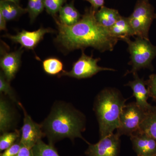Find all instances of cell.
Segmentation results:
<instances>
[{
  "label": "cell",
  "mask_w": 156,
  "mask_h": 156,
  "mask_svg": "<svg viewBox=\"0 0 156 156\" xmlns=\"http://www.w3.org/2000/svg\"><path fill=\"white\" fill-rule=\"evenodd\" d=\"M95 11L92 7L86 9L80 21L71 26L64 25L54 17L58 30L55 41L69 51L88 47L101 52L112 51L120 39L113 37L108 29L97 22Z\"/></svg>",
  "instance_id": "6da1fadb"
},
{
  "label": "cell",
  "mask_w": 156,
  "mask_h": 156,
  "mask_svg": "<svg viewBox=\"0 0 156 156\" xmlns=\"http://www.w3.org/2000/svg\"><path fill=\"white\" fill-rule=\"evenodd\" d=\"M41 125L50 144L54 145L66 138L72 141L80 138L90 144L82 136L86 128L85 115L69 104L63 101L54 104L50 114Z\"/></svg>",
  "instance_id": "7a4b0ae2"
},
{
  "label": "cell",
  "mask_w": 156,
  "mask_h": 156,
  "mask_svg": "<svg viewBox=\"0 0 156 156\" xmlns=\"http://www.w3.org/2000/svg\"><path fill=\"white\" fill-rule=\"evenodd\" d=\"M126 101L121 92L115 88H105L98 94L94 111L99 125L100 138L112 134L118 128L120 115Z\"/></svg>",
  "instance_id": "3957f363"
},
{
  "label": "cell",
  "mask_w": 156,
  "mask_h": 156,
  "mask_svg": "<svg viewBox=\"0 0 156 156\" xmlns=\"http://www.w3.org/2000/svg\"><path fill=\"white\" fill-rule=\"evenodd\" d=\"M128 44L130 54V61L128 64L132 66L128 73L134 74L142 69H152V62L156 56V46L153 45L149 40L136 37L134 41L130 38L124 40Z\"/></svg>",
  "instance_id": "277c9868"
},
{
  "label": "cell",
  "mask_w": 156,
  "mask_h": 156,
  "mask_svg": "<svg viewBox=\"0 0 156 156\" xmlns=\"http://www.w3.org/2000/svg\"><path fill=\"white\" fill-rule=\"evenodd\" d=\"M156 17L149 0H137L133 13L128 17L135 36L149 40V31Z\"/></svg>",
  "instance_id": "5b68a950"
},
{
  "label": "cell",
  "mask_w": 156,
  "mask_h": 156,
  "mask_svg": "<svg viewBox=\"0 0 156 156\" xmlns=\"http://www.w3.org/2000/svg\"><path fill=\"white\" fill-rule=\"evenodd\" d=\"M147 113L140 108L135 102L126 105L120 115L117 134L120 136H131L139 130Z\"/></svg>",
  "instance_id": "8992f818"
},
{
  "label": "cell",
  "mask_w": 156,
  "mask_h": 156,
  "mask_svg": "<svg viewBox=\"0 0 156 156\" xmlns=\"http://www.w3.org/2000/svg\"><path fill=\"white\" fill-rule=\"evenodd\" d=\"M100 60V58H94L92 56H87L83 50L80 57L73 65L72 69L68 72L64 70L58 76H67L77 79H86L91 77L102 71H115L113 69L99 66L98 62Z\"/></svg>",
  "instance_id": "52a82bcc"
},
{
  "label": "cell",
  "mask_w": 156,
  "mask_h": 156,
  "mask_svg": "<svg viewBox=\"0 0 156 156\" xmlns=\"http://www.w3.org/2000/svg\"><path fill=\"white\" fill-rule=\"evenodd\" d=\"M116 133L100 138L95 144H89L86 151L87 156H119L121 148V140Z\"/></svg>",
  "instance_id": "ba28073f"
},
{
  "label": "cell",
  "mask_w": 156,
  "mask_h": 156,
  "mask_svg": "<svg viewBox=\"0 0 156 156\" xmlns=\"http://www.w3.org/2000/svg\"><path fill=\"white\" fill-rule=\"evenodd\" d=\"M18 105L23 111L24 114L23 125L21 128L20 142L22 145L32 148L37 142L45 136L41 125L33 121L28 115L22 104L19 102Z\"/></svg>",
  "instance_id": "9c48e42d"
},
{
  "label": "cell",
  "mask_w": 156,
  "mask_h": 156,
  "mask_svg": "<svg viewBox=\"0 0 156 156\" xmlns=\"http://www.w3.org/2000/svg\"><path fill=\"white\" fill-rule=\"evenodd\" d=\"M53 32L54 30L52 29L41 27L34 31H28L23 30L15 35L7 34L3 37L10 39L14 43L19 44L22 48L33 50L39 42L43 40L46 34Z\"/></svg>",
  "instance_id": "30bf717a"
},
{
  "label": "cell",
  "mask_w": 156,
  "mask_h": 156,
  "mask_svg": "<svg viewBox=\"0 0 156 156\" xmlns=\"http://www.w3.org/2000/svg\"><path fill=\"white\" fill-rule=\"evenodd\" d=\"M133 150L138 156H156V141L139 129L130 136Z\"/></svg>",
  "instance_id": "8fae6325"
},
{
  "label": "cell",
  "mask_w": 156,
  "mask_h": 156,
  "mask_svg": "<svg viewBox=\"0 0 156 156\" xmlns=\"http://www.w3.org/2000/svg\"><path fill=\"white\" fill-rule=\"evenodd\" d=\"M1 50L0 66L6 79L10 82L15 77L20 67L23 50L20 49L14 52H8L3 48H1Z\"/></svg>",
  "instance_id": "7c38bea8"
},
{
  "label": "cell",
  "mask_w": 156,
  "mask_h": 156,
  "mask_svg": "<svg viewBox=\"0 0 156 156\" xmlns=\"http://www.w3.org/2000/svg\"><path fill=\"white\" fill-rule=\"evenodd\" d=\"M134 80L129 81L125 86L131 87L133 91V95L136 98V103L140 108L146 112L152 110L155 107L148 103L147 99L150 97L147 87H146V81L140 79L137 73L133 74Z\"/></svg>",
  "instance_id": "4fadbf2b"
},
{
  "label": "cell",
  "mask_w": 156,
  "mask_h": 156,
  "mask_svg": "<svg viewBox=\"0 0 156 156\" xmlns=\"http://www.w3.org/2000/svg\"><path fill=\"white\" fill-rule=\"evenodd\" d=\"M14 112L9 101L1 94L0 98V131L2 133L8 132L14 126Z\"/></svg>",
  "instance_id": "5bb4252c"
},
{
  "label": "cell",
  "mask_w": 156,
  "mask_h": 156,
  "mask_svg": "<svg viewBox=\"0 0 156 156\" xmlns=\"http://www.w3.org/2000/svg\"><path fill=\"white\" fill-rule=\"evenodd\" d=\"M121 16L118 10L109 9L105 6L95 11V19L97 22L108 30L114 25Z\"/></svg>",
  "instance_id": "9a60e30c"
},
{
  "label": "cell",
  "mask_w": 156,
  "mask_h": 156,
  "mask_svg": "<svg viewBox=\"0 0 156 156\" xmlns=\"http://www.w3.org/2000/svg\"><path fill=\"white\" fill-rule=\"evenodd\" d=\"M108 30L113 37L123 41L130 37L135 36L128 17L121 16L114 25L109 29Z\"/></svg>",
  "instance_id": "2e32d148"
},
{
  "label": "cell",
  "mask_w": 156,
  "mask_h": 156,
  "mask_svg": "<svg viewBox=\"0 0 156 156\" xmlns=\"http://www.w3.org/2000/svg\"><path fill=\"white\" fill-rule=\"evenodd\" d=\"M27 12H28L27 9H23L19 4L12 1L9 0L0 1V14L7 21L14 20Z\"/></svg>",
  "instance_id": "e0dca14e"
},
{
  "label": "cell",
  "mask_w": 156,
  "mask_h": 156,
  "mask_svg": "<svg viewBox=\"0 0 156 156\" xmlns=\"http://www.w3.org/2000/svg\"><path fill=\"white\" fill-rule=\"evenodd\" d=\"M58 13L59 21L66 25H74L81 18L80 14L74 7L73 2L62 6Z\"/></svg>",
  "instance_id": "ac0fdd59"
},
{
  "label": "cell",
  "mask_w": 156,
  "mask_h": 156,
  "mask_svg": "<svg viewBox=\"0 0 156 156\" xmlns=\"http://www.w3.org/2000/svg\"><path fill=\"white\" fill-rule=\"evenodd\" d=\"M139 130L149 134L156 141V107L147 113Z\"/></svg>",
  "instance_id": "d6986e66"
},
{
  "label": "cell",
  "mask_w": 156,
  "mask_h": 156,
  "mask_svg": "<svg viewBox=\"0 0 156 156\" xmlns=\"http://www.w3.org/2000/svg\"><path fill=\"white\" fill-rule=\"evenodd\" d=\"M44 71L50 75L60 74L63 71V65L61 60L55 57H50L43 62Z\"/></svg>",
  "instance_id": "ffe728a7"
},
{
  "label": "cell",
  "mask_w": 156,
  "mask_h": 156,
  "mask_svg": "<svg viewBox=\"0 0 156 156\" xmlns=\"http://www.w3.org/2000/svg\"><path fill=\"white\" fill-rule=\"evenodd\" d=\"M34 156H60L53 144H47L41 140L32 148Z\"/></svg>",
  "instance_id": "44dd1931"
},
{
  "label": "cell",
  "mask_w": 156,
  "mask_h": 156,
  "mask_svg": "<svg viewBox=\"0 0 156 156\" xmlns=\"http://www.w3.org/2000/svg\"><path fill=\"white\" fill-rule=\"evenodd\" d=\"M20 131L15 130L13 132L2 133L0 136V151H5L20 138Z\"/></svg>",
  "instance_id": "7402d4cb"
},
{
  "label": "cell",
  "mask_w": 156,
  "mask_h": 156,
  "mask_svg": "<svg viewBox=\"0 0 156 156\" xmlns=\"http://www.w3.org/2000/svg\"><path fill=\"white\" fill-rule=\"evenodd\" d=\"M45 0H28L27 10L31 22L34 21L45 8Z\"/></svg>",
  "instance_id": "603a6c76"
},
{
  "label": "cell",
  "mask_w": 156,
  "mask_h": 156,
  "mask_svg": "<svg viewBox=\"0 0 156 156\" xmlns=\"http://www.w3.org/2000/svg\"><path fill=\"white\" fill-rule=\"evenodd\" d=\"M0 92L1 94L8 96L17 105L19 104V101L17 100L16 94L10 85V82L6 79L2 71L0 73Z\"/></svg>",
  "instance_id": "cb8c5ba5"
},
{
  "label": "cell",
  "mask_w": 156,
  "mask_h": 156,
  "mask_svg": "<svg viewBox=\"0 0 156 156\" xmlns=\"http://www.w3.org/2000/svg\"><path fill=\"white\" fill-rule=\"evenodd\" d=\"M67 0H45V8L48 14L52 15L53 18L63 6Z\"/></svg>",
  "instance_id": "d4e9b609"
},
{
  "label": "cell",
  "mask_w": 156,
  "mask_h": 156,
  "mask_svg": "<svg viewBox=\"0 0 156 156\" xmlns=\"http://www.w3.org/2000/svg\"><path fill=\"white\" fill-rule=\"evenodd\" d=\"M146 84L149 93L150 97L156 101V74H152L146 81Z\"/></svg>",
  "instance_id": "484cf974"
},
{
  "label": "cell",
  "mask_w": 156,
  "mask_h": 156,
  "mask_svg": "<svg viewBox=\"0 0 156 156\" xmlns=\"http://www.w3.org/2000/svg\"><path fill=\"white\" fill-rule=\"evenodd\" d=\"M20 138L13 145L4 151L3 153L1 154L0 156H16L22 146L20 142Z\"/></svg>",
  "instance_id": "4316f807"
},
{
  "label": "cell",
  "mask_w": 156,
  "mask_h": 156,
  "mask_svg": "<svg viewBox=\"0 0 156 156\" xmlns=\"http://www.w3.org/2000/svg\"><path fill=\"white\" fill-rule=\"evenodd\" d=\"M16 156H34L32 148L22 145Z\"/></svg>",
  "instance_id": "83f0119b"
},
{
  "label": "cell",
  "mask_w": 156,
  "mask_h": 156,
  "mask_svg": "<svg viewBox=\"0 0 156 156\" xmlns=\"http://www.w3.org/2000/svg\"><path fill=\"white\" fill-rule=\"evenodd\" d=\"M91 4V7L95 11L99 10L104 5V0H86Z\"/></svg>",
  "instance_id": "f1b7e54d"
},
{
  "label": "cell",
  "mask_w": 156,
  "mask_h": 156,
  "mask_svg": "<svg viewBox=\"0 0 156 156\" xmlns=\"http://www.w3.org/2000/svg\"><path fill=\"white\" fill-rule=\"evenodd\" d=\"M6 21L2 15L0 14V30H7Z\"/></svg>",
  "instance_id": "f546056e"
},
{
  "label": "cell",
  "mask_w": 156,
  "mask_h": 156,
  "mask_svg": "<svg viewBox=\"0 0 156 156\" xmlns=\"http://www.w3.org/2000/svg\"><path fill=\"white\" fill-rule=\"evenodd\" d=\"M9 1H12V2L17 3V4H19L20 0H9Z\"/></svg>",
  "instance_id": "4dcf8cb0"
},
{
  "label": "cell",
  "mask_w": 156,
  "mask_h": 156,
  "mask_svg": "<svg viewBox=\"0 0 156 156\" xmlns=\"http://www.w3.org/2000/svg\"></svg>",
  "instance_id": "1f68e13d"
},
{
  "label": "cell",
  "mask_w": 156,
  "mask_h": 156,
  "mask_svg": "<svg viewBox=\"0 0 156 156\" xmlns=\"http://www.w3.org/2000/svg\"></svg>",
  "instance_id": "d6a6232c"
}]
</instances>
